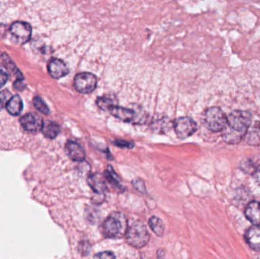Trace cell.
I'll return each mask as SVG.
<instances>
[{
    "instance_id": "cell-1",
    "label": "cell",
    "mask_w": 260,
    "mask_h": 259,
    "mask_svg": "<svg viewBox=\"0 0 260 259\" xmlns=\"http://www.w3.org/2000/svg\"><path fill=\"white\" fill-rule=\"evenodd\" d=\"M251 121L252 116L248 111H233L228 117L227 125L222 130L224 141L232 144L239 143L245 136Z\"/></svg>"
},
{
    "instance_id": "cell-2",
    "label": "cell",
    "mask_w": 260,
    "mask_h": 259,
    "mask_svg": "<svg viewBox=\"0 0 260 259\" xmlns=\"http://www.w3.org/2000/svg\"><path fill=\"white\" fill-rule=\"evenodd\" d=\"M102 229L104 235L108 238H122L127 232V219L123 213H112L104 222Z\"/></svg>"
},
{
    "instance_id": "cell-3",
    "label": "cell",
    "mask_w": 260,
    "mask_h": 259,
    "mask_svg": "<svg viewBox=\"0 0 260 259\" xmlns=\"http://www.w3.org/2000/svg\"><path fill=\"white\" fill-rule=\"evenodd\" d=\"M227 122L228 117L219 107L209 108L203 114V124L212 132H221L227 125Z\"/></svg>"
},
{
    "instance_id": "cell-4",
    "label": "cell",
    "mask_w": 260,
    "mask_h": 259,
    "mask_svg": "<svg viewBox=\"0 0 260 259\" xmlns=\"http://www.w3.org/2000/svg\"><path fill=\"white\" fill-rule=\"evenodd\" d=\"M128 244L136 249L146 246L149 241L150 236L146 227L141 221H136L128 228L126 236Z\"/></svg>"
},
{
    "instance_id": "cell-5",
    "label": "cell",
    "mask_w": 260,
    "mask_h": 259,
    "mask_svg": "<svg viewBox=\"0 0 260 259\" xmlns=\"http://www.w3.org/2000/svg\"><path fill=\"white\" fill-rule=\"evenodd\" d=\"M98 78L91 72H79L74 77L73 85L78 92L81 94H91L97 88Z\"/></svg>"
},
{
    "instance_id": "cell-6",
    "label": "cell",
    "mask_w": 260,
    "mask_h": 259,
    "mask_svg": "<svg viewBox=\"0 0 260 259\" xmlns=\"http://www.w3.org/2000/svg\"><path fill=\"white\" fill-rule=\"evenodd\" d=\"M174 129L178 138L185 139L195 133L197 125L190 117H180L174 121Z\"/></svg>"
},
{
    "instance_id": "cell-7",
    "label": "cell",
    "mask_w": 260,
    "mask_h": 259,
    "mask_svg": "<svg viewBox=\"0 0 260 259\" xmlns=\"http://www.w3.org/2000/svg\"><path fill=\"white\" fill-rule=\"evenodd\" d=\"M10 33L18 44H24L31 38V26L24 21H15L11 26Z\"/></svg>"
},
{
    "instance_id": "cell-8",
    "label": "cell",
    "mask_w": 260,
    "mask_h": 259,
    "mask_svg": "<svg viewBox=\"0 0 260 259\" xmlns=\"http://www.w3.org/2000/svg\"><path fill=\"white\" fill-rule=\"evenodd\" d=\"M47 70L50 76L55 79H62L70 73V68L67 63L58 58H53L49 61Z\"/></svg>"
},
{
    "instance_id": "cell-9",
    "label": "cell",
    "mask_w": 260,
    "mask_h": 259,
    "mask_svg": "<svg viewBox=\"0 0 260 259\" xmlns=\"http://www.w3.org/2000/svg\"><path fill=\"white\" fill-rule=\"evenodd\" d=\"M21 126L24 130L30 132H37L42 129L43 121L39 116L34 114H27L20 120Z\"/></svg>"
},
{
    "instance_id": "cell-10",
    "label": "cell",
    "mask_w": 260,
    "mask_h": 259,
    "mask_svg": "<svg viewBox=\"0 0 260 259\" xmlns=\"http://www.w3.org/2000/svg\"><path fill=\"white\" fill-rule=\"evenodd\" d=\"M66 152L73 161L82 162L85 158V152L80 144L76 141H69L66 144Z\"/></svg>"
},
{
    "instance_id": "cell-11",
    "label": "cell",
    "mask_w": 260,
    "mask_h": 259,
    "mask_svg": "<svg viewBox=\"0 0 260 259\" xmlns=\"http://www.w3.org/2000/svg\"><path fill=\"white\" fill-rule=\"evenodd\" d=\"M88 183L93 191L98 194H102L107 190L105 176H102L101 173H94L88 176Z\"/></svg>"
},
{
    "instance_id": "cell-12",
    "label": "cell",
    "mask_w": 260,
    "mask_h": 259,
    "mask_svg": "<svg viewBox=\"0 0 260 259\" xmlns=\"http://www.w3.org/2000/svg\"><path fill=\"white\" fill-rule=\"evenodd\" d=\"M245 240L253 250L260 252V228L258 226L252 227L247 230Z\"/></svg>"
},
{
    "instance_id": "cell-13",
    "label": "cell",
    "mask_w": 260,
    "mask_h": 259,
    "mask_svg": "<svg viewBox=\"0 0 260 259\" xmlns=\"http://www.w3.org/2000/svg\"><path fill=\"white\" fill-rule=\"evenodd\" d=\"M245 215L255 226H260V202L256 201L250 202L246 208Z\"/></svg>"
},
{
    "instance_id": "cell-14",
    "label": "cell",
    "mask_w": 260,
    "mask_h": 259,
    "mask_svg": "<svg viewBox=\"0 0 260 259\" xmlns=\"http://www.w3.org/2000/svg\"><path fill=\"white\" fill-rule=\"evenodd\" d=\"M244 137L246 142L250 145H260V122L250 125Z\"/></svg>"
},
{
    "instance_id": "cell-15",
    "label": "cell",
    "mask_w": 260,
    "mask_h": 259,
    "mask_svg": "<svg viewBox=\"0 0 260 259\" xmlns=\"http://www.w3.org/2000/svg\"><path fill=\"white\" fill-rule=\"evenodd\" d=\"M110 112L116 118L124 122L132 121L136 117V112L134 110L122 106H114L110 109Z\"/></svg>"
},
{
    "instance_id": "cell-16",
    "label": "cell",
    "mask_w": 260,
    "mask_h": 259,
    "mask_svg": "<svg viewBox=\"0 0 260 259\" xmlns=\"http://www.w3.org/2000/svg\"><path fill=\"white\" fill-rule=\"evenodd\" d=\"M6 109L14 117L19 115L23 109V102L20 96H13L6 103Z\"/></svg>"
},
{
    "instance_id": "cell-17",
    "label": "cell",
    "mask_w": 260,
    "mask_h": 259,
    "mask_svg": "<svg viewBox=\"0 0 260 259\" xmlns=\"http://www.w3.org/2000/svg\"><path fill=\"white\" fill-rule=\"evenodd\" d=\"M44 136L47 138L53 139L59 135L60 132V128L57 123L53 121H47L43 123L42 129H41Z\"/></svg>"
},
{
    "instance_id": "cell-18",
    "label": "cell",
    "mask_w": 260,
    "mask_h": 259,
    "mask_svg": "<svg viewBox=\"0 0 260 259\" xmlns=\"http://www.w3.org/2000/svg\"><path fill=\"white\" fill-rule=\"evenodd\" d=\"M151 231L158 236V237H162L164 233H165V225H164L162 220L157 217H151L150 218L149 222H148Z\"/></svg>"
},
{
    "instance_id": "cell-19",
    "label": "cell",
    "mask_w": 260,
    "mask_h": 259,
    "mask_svg": "<svg viewBox=\"0 0 260 259\" xmlns=\"http://www.w3.org/2000/svg\"><path fill=\"white\" fill-rule=\"evenodd\" d=\"M3 62L5 67H6V68L11 72L13 73L15 76H16L17 79H24V76L21 75L16 65L14 63L13 61L11 60L10 58L8 56L7 54L4 53L3 55Z\"/></svg>"
},
{
    "instance_id": "cell-20",
    "label": "cell",
    "mask_w": 260,
    "mask_h": 259,
    "mask_svg": "<svg viewBox=\"0 0 260 259\" xmlns=\"http://www.w3.org/2000/svg\"><path fill=\"white\" fill-rule=\"evenodd\" d=\"M96 103H97L98 106H99L100 109H103V110L110 111V109H111L113 106H115L113 99L109 97H106V96L99 97L97 100H96Z\"/></svg>"
},
{
    "instance_id": "cell-21",
    "label": "cell",
    "mask_w": 260,
    "mask_h": 259,
    "mask_svg": "<svg viewBox=\"0 0 260 259\" xmlns=\"http://www.w3.org/2000/svg\"><path fill=\"white\" fill-rule=\"evenodd\" d=\"M34 106H35L37 109L42 114L47 115L50 113L48 106L46 104L45 102L44 101L41 97H35L33 100Z\"/></svg>"
},
{
    "instance_id": "cell-22",
    "label": "cell",
    "mask_w": 260,
    "mask_h": 259,
    "mask_svg": "<svg viewBox=\"0 0 260 259\" xmlns=\"http://www.w3.org/2000/svg\"><path fill=\"white\" fill-rule=\"evenodd\" d=\"M105 178H107L111 183L116 184V185H118L119 181H120L119 180L118 176L114 173L113 169L110 167L109 169L107 171H105Z\"/></svg>"
},
{
    "instance_id": "cell-23",
    "label": "cell",
    "mask_w": 260,
    "mask_h": 259,
    "mask_svg": "<svg viewBox=\"0 0 260 259\" xmlns=\"http://www.w3.org/2000/svg\"><path fill=\"white\" fill-rule=\"evenodd\" d=\"M94 258H115L116 256L114 253L110 252H101V253L97 254L94 255Z\"/></svg>"
},
{
    "instance_id": "cell-24",
    "label": "cell",
    "mask_w": 260,
    "mask_h": 259,
    "mask_svg": "<svg viewBox=\"0 0 260 259\" xmlns=\"http://www.w3.org/2000/svg\"><path fill=\"white\" fill-rule=\"evenodd\" d=\"M8 79H9V76H8L7 73L0 69V88H3L6 85Z\"/></svg>"
},
{
    "instance_id": "cell-25",
    "label": "cell",
    "mask_w": 260,
    "mask_h": 259,
    "mask_svg": "<svg viewBox=\"0 0 260 259\" xmlns=\"http://www.w3.org/2000/svg\"><path fill=\"white\" fill-rule=\"evenodd\" d=\"M133 185H134L135 188L137 189L140 192H145V185H144V182H142L140 179H135L134 182H133Z\"/></svg>"
},
{
    "instance_id": "cell-26",
    "label": "cell",
    "mask_w": 260,
    "mask_h": 259,
    "mask_svg": "<svg viewBox=\"0 0 260 259\" xmlns=\"http://www.w3.org/2000/svg\"><path fill=\"white\" fill-rule=\"evenodd\" d=\"M23 80H24V79H16L15 83H14V87H15V89L19 90V91H21V90L24 89V83H23Z\"/></svg>"
},
{
    "instance_id": "cell-27",
    "label": "cell",
    "mask_w": 260,
    "mask_h": 259,
    "mask_svg": "<svg viewBox=\"0 0 260 259\" xmlns=\"http://www.w3.org/2000/svg\"><path fill=\"white\" fill-rule=\"evenodd\" d=\"M6 96L5 95L4 93L0 92V110L3 109L5 105H6Z\"/></svg>"
},
{
    "instance_id": "cell-28",
    "label": "cell",
    "mask_w": 260,
    "mask_h": 259,
    "mask_svg": "<svg viewBox=\"0 0 260 259\" xmlns=\"http://www.w3.org/2000/svg\"><path fill=\"white\" fill-rule=\"evenodd\" d=\"M117 146H119V147H131V145H130V143L126 142V141H118L117 140V141H116V144Z\"/></svg>"
},
{
    "instance_id": "cell-29",
    "label": "cell",
    "mask_w": 260,
    "mask_h": 259,
    "mask_svg": "<svg viewBox=\"0 0 260 259\" xmlns=\"http://www.w3.org/2000/svg\"><path fill=\"white\" fill-rule=\"evenodd\" d=\"M254 178L255 180H256V182L260 186V167L255 170Z\"/></svg>"
}]
</instances>
